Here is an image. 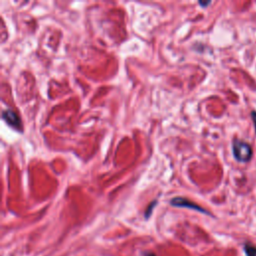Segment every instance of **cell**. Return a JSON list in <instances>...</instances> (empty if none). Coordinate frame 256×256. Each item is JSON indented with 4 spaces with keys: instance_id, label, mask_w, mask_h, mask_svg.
Segmentation results:
<instances>
[{
    "instance_id": "cell-1",
    "label": "cell",
    "mask_w": 256,
    "mask_h": 256,
    "mask_svg": "<svg viewBox=\"0 0 256 256\" xmlns=\"http://www.w3.org/2000/svg\"><path fill=\"white\" fill-rule=\"evenodd\" d=\"M232 151H233L234 158L239 162H247L252 157L251 146L247 142L238 138H235L233 140Z\"/></svg>"
},
{
    "instance_id": "cell-2",
    "label": "cell",
    "mask_w": 256,
    "mask_h": 256,
    "mask_svg": "<svg viewBox=\"0 0 256 256\" xmlns=\"http://www.w3.org/2000/svg\"><path fill=\"white\" fill-rule=\"evenodd\" d=\"M2 118L5 120V122L10 125L11 127H13L14 129L17 130H21L22 128V124L20 121L19 116L17 115V113H15L13 110L10 109H6L3 111L2 113Z\"/></svg>"
},
{
    "instance_id": "cell-3",
    "label": "cell",
    "mask_w": 256,
    "mask_h": 256,
    "mask_svg": "<svg viewBox=\"0 0 256 256\" xmlns=\"http://www.w3.org/2000/svg\"><path fill=\"white\" fill-rule=\"evenodd\" d=\"M171 205L173 206H177V207H188L190 209H193V210H197L199 212H202V213H208L205 209H203L202 207L198 206L197 204L189 201L188 199L186 198H182V197H176V198H173L171 201H170Z\"/></svg>"
},
{
    "instance_id": "cell-4",
    "label": "cell",
    "mask_w": 256,
    "mask_h": 256,
    "mask_svg": "<svg viewBox=\"0 0 256 256\" xmlns=\"http://www.w3.org/2000/svg\"><path fill=\"white\" fill-rule=\"evenodd\" d=\"M245 253L247 256H256V247L251 246V245H246Z\"/></svg>"
},
{
    "instance_id": "cell-5",
    "label": "cell",
    "mask_w": 256,
    "mask_h": 256,
    "mask_svg": "<svg viewBox=\"0 0 256 256\" xmlns=\"http://www.w3.org/2000/svg\"><path fill=\"white\" fill-rule=\"evenodd\" d=\"M156 204H157V201H153V203H151L149 205V207L146 209V211H145V217L146 218H149V216H150V214H151V212H152V210H153V208Z\"/></svg>"
},
{
    "instance_id": "cell-6",
    "label": "cell",
    "mask_w": 256,
    "mask_h": 256,
    "mask_svg": "<svg viewBox=\"0 0 256 256\" xmlns=\"http://www.w3.org/2000/svg\"><path fill=\"white\" fill-rule=\"evenodd\" d=\"M251 117L253 120V124H254V128H255V133H256V111H252L251 112Z\"/></svg>"
},
{
    "instance_id": "cell-7",
    "label": "cell",
    "mask_w": 256,
    "mask_h": 256,
    "mask_svg": "<svg viewBox=\"0 0 256 256\" xmlns=\"http://www.w3.org/2000/svg\"><path fill=\"white\" fill-rule=\"evenodd\" d=\"M199 4H200L201 6H207V5H209V4H210V1H207V2H202V1H199Z\"/></svg>"
}]
</instances>
